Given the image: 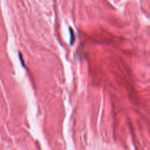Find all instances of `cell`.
<instances>
[{"label":"cell","mask_w":150,"mask_h":150,"mask_svg":"<svg viewBox=\"0 0 150 150\" xmlns=\"http://www.w3.org/2000/svg\"><path fill=\"white\" fill-rule=\"evenodd\" d=\"M70 44L73 45L75 40V37L73 36V32L71 28H70Z\"/></svg>","instance_id":"1"}]
</instances>
